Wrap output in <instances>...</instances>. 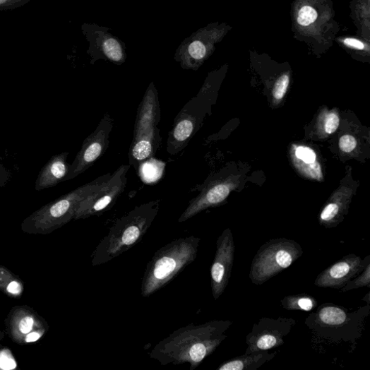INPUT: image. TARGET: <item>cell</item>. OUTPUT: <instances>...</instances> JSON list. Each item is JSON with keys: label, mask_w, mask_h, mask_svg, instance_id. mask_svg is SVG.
<instances>
[{"label": "cell", "mask_w": 370, "mask_h": 370, "mask_svg": "<svg viewBox=\"0 0 370 370\" xmlns=\"http://www.w3.org/2000/svg\"><path fill=\"white\" fill-rule=\"evenodd\" d=\"M235 245L232 231L227 229L219 237L217 251L210 268L211 290L215 300L225 292L232 275Z\"/></svg>", "instance_id": "8fae6325"}, {"label": "cell", "mask_w": 370, "mask_h": 370, "mask_svg": "<svg viewBox=\"0 0 370 370\" xmlns=\"http://www.w3.org/2000/svg\"><path fill=\"white\" fill-rule=\"evenodd\" d=\"M345 44L347 46H350L351 47L357 49H364V44L361 42L360 41L355 40V39H346L345 40Z\"/></svg>", "instance_id": "f546056e"}, {"label": "cell", "mask_w": 370, "mask_h": 370, "mask_svg": "<svg viewBox=\"0 0 370 370\" xmlns=\"http://www.w3.org/2000/svg\"><path fill=\"white\" fill-rule=\"evenodd\" d=\"M317 18L318 13L314 8L304 6L299 12L297 21L301 25L306 26L314 23Z\"/></svg>", "instance_id": "cb8c5ba5"}, {"label": "cell", "mask_w": 370, "mask_h": 370, "mask_svg": "<svg viewBox=\"0 0 370 370\" xmlns=\"http://www.w3.org/2000/svg\"><path fill=\"white\" fill-rule=\"evenodd\" d=\"M277 352L261 351L232 358L222 363L217 370H257L272 360Z\"/></svg>", "instance_id": "2e32d148"}, {"label": "cell", "mask_w": 370, "mask_h": 370, "mask_svg": "<svg viewBox=\"0 0 370 370\" xmlns=\"http://www.w3.org/2000/svg\"><path fill=\"white\" fill-rule=\"evenodd\" d=\"M160 119L161 109L158 91L155 85L151 83L138 109L133 138L157 127Z\"/></svg>", "instance_id": "4fadbf2b"}, {"label": "cell", "mask_w": 370, "mask_h": 370, "mask_svg": "<svg viewBox=\"0 0 370 370\" xmlns=\"http://www.w3.org/2000/svg\"><path fill=\"white\" fill-rule=\"evenodd\" d=\"M68 152H64L52 157L41 169L35 184V190L41 191L55 187L63 182L67 177L70 165L67 162Z\"/></svg>", "instance_id": "9a60e30c"}, {"label": "cell", "mask_w": 370, "mask_h": 370, "mask_svg": "<svg viewBox=\"0 0 370 370\" xmlns=\"http://www.w3.org/2000/svg\"><path fill=\"white\" fill-rule=\"evenodd\" d=\"M232 325L228 321H213L179 328L154 347L149 356L162 365L188 363L194 370L225 340Z\"/></svg>", "instance_id": "6da1fadb"}, {"label": "cell", "mask_w": 370, "mask_h": 370, "mask_svg": "<svg viewBox=\"0 0 370 370\" xmlns=\"http://www.w3.org/2000/svg\"><path fill=\"white\" fill-rule=\"evenodd\" d=\"M370 263V256L364 259L349 254L322 271L316 278L315 285L321 288L342 290Z\"/></svg>", "instance_id": "7c38bea8"}, {"label": "cell", "mask_w": 370, "mask_h": 370, "mask_svg": "<svg viewBox=\"0 0 370 370\" xmlns=\"http://www.w3.org/2000/svg\"><path fill=\"white\" fill-rule=\"evenodd\" d=\"M340 123V119L335 113H330L327 115L325 121V131L328 134H332L336 131Z\"/></svg>", "instance_id": "484cf974"}, {"label": "cell", "mask_w": 370, "mask_h": 370, "mask_svg": "<svg viewBox=\"0 0 370 370\" xmlns=\"http://www.w3.org/2000/svg\"><path fill=\"white\" fill-rule=\"evenodd\" d=\"M131 165H121L108 180L94 192L86 196L78 205L74 220H85L102 215L110 209L125 191Z\"/></svg>", "instance_id": "52a82bcc"}, {"label": "cell", "mask_w": 370, "mask_h": 370, "mask_svg": "<svg viewBox=\"0 0 370 370\" xmlns=\"http://www.w3.org/2000/svg\"><path fill=\"white\" fill-rule=\"evenodd\" d=\"M201 238L191 236L176 239L160 249L148 263L141 286L143 297H149L172 282L195 261Z\"/></svg>", "instance_id": "3957f363"}, {"label": "cell", "mask_w": 370, "mask_h": 370, "mask_svg": "<svg viewBox=\"0 0 370 370\" xmlns=\"http://www.w3.org/2000/svg\"><path fill=\"white\" fill-rule=\"evenodd\" d=\"M356 139L350 135L344 136L339 141V147L341 150L346 153L352 152L354 150L357 146Z\"/></svg>", "instance_id": "f1b7e54d"}, {"label": "cell", "mask_w": 370, "mask_h": 370, "mask_svg": "<svg viewBox=\"0 0 370 370\" xmlns=\"http://www.w3.org/2000/svg\"><path fill=\"white\" fill-rule=\"evenodd\" d=\"M369 308L367 304L359 311L350 312L345 306L325 303L318 306L316 313L307 317L305 324L316 335L331 341H354L361 335Z\"/></svg>", "instance_id": "5b68a950"}, {"label": "cell", "mask_w": 370, "mask_h": 370, "mask_svg": "<svg viewBox=\"0 0 370 370\" xmlns=\"http://www.w3.org/2000/svg\"><path fill=\"white\" fill-rule=\"evenodd\" d=\"M160 130L153 128L133 138L129 152L130 165L138 170L140 165L154 157L160 148Z\"/></svg>", "instance_id": "5bb4252c"}, {"label": "cell", "mask_w": 370, "mask_h": 370, "mask_svg": "<svg viewBox=\"0 0 370 370\" xmlns=\"http://www.w3.org/2000/svg\"><path fill=\"white\" fill-rule=\"evenodd\" d=\"M289 84L290 77L288 75H283L278 79L273 89V96L276 100L280 101L285 97Z\"/></svg>", "instance_id": "603a6c76"}, {"label": "cell", "mask_w": 370, "mask_h": 370, "mask_svg": "<svg viewBox=\"0 0 370 370\" xmlns=\"http://www.w3.org/2000/svg\"><path fill=\"white\" fill-rule=\"evenodd\" d=\"M160 203L156 200L141 204L118 220L92 253V265L109 263L138 244L156 219Z\"/></svg>", "instance_id": "7a4b0ae2"}, {"label": "cell", "mask_w": 370, "mask_h": 370, "mask_svg": "<svg viewBox=\"0 0 370 370\" xmlns=\"http://www.w3.org/2000/svg\"><path fill=\"white\" fill-rule=\"evenodd\" d=\"M103 49L106 56L114 63L121 64L124 59L121 47L115 40H107L104 43Z\"/></svg>", "instance_id": "44dd1931"}, {"label": "cell", "mask_w": 370, "mask_h": 370, "mask_svg": "<svg viewBox=\"0 0 370 370\" xmlns=\"http://www.w3.org/2000/svg\"><path fill=\"white\" fill-rule=\"evenodd\" d=\"M5 324L8 335L20 345L39 342L49 330L47 322L33 308L26 305L14 306Z\"/></svg>", "instance_id": "ba28073f"}, {"label": "cell", "mask_w": 370, "mask_h": 370, "mask_svg": "<svg viewBox=\"0 0 370 370\" xmlns=\"http://www.w3.org/2000/svg\"><path fill=\"white\" fill-rule=\"evenodd\" d=\"M18 368V362L13 352L8 347L0 348V370H13Z\"/></svg>", "instance_id": "7402d4cb"}, {"label": "cell", "mask_w": 370, "mask_h": 370, "mask_svg": "<svg viewBox=\"0 0 370 370\" xmlns=\"http://www.w3.org/2000/svg\"><path fill=\"white\" fill-rule=\"evenodd\" d=\"M295 325L296 321L291 318H261L246 335L248 348L245 354L268 351L283 346L285 338Z\"/></svg>", "instance_id": "30bf717a"}, {"label": "cell", "mask_w": 370, "mask_h": 370, "mask_svg": "<svg viewBox=\"0 0 370 370\" xmlns=\"http://www.w3.org/2000/svg\"><path fill=\"white\" fill-rule=\"evenodd\" d=\"M189 52L191 56L196 60L202 59L206 54L204 44L199 41L193 42L189 47Z\"/></svg>", "instance_id": "4316f807"}, {"label": "cell", "mask_w": 370, "mask_h": 370, "mask_svg": "<svg viewBox=\"0 0 370 370\" xmlns=\"http://www.w3.org/2000/svg\"><path fill=\"white\" fill-rule=\"evenodd\" d=\"M366 302L367 303V304H369V293H368L366 296Z\"/></svg>", "instance_id": "1f68e13d"}, {"label": "cell", "mask_w": 370, "mask_h": 370, "mask_svg": "<svg viewBox=\"0 0 370 370\" xmlns=\"http://www.w3.org/2000/svg\"><path fill=\"white\" fill-rule=\"evenodd\" d=\"M166 164L151 158L140 165L138 168L141 180L148 184H155L163 177Z\"/></svg>", "instance_id": "d6986e66"}, {"label": "cell", "mask_w": 370, "mask_h": 370, "mask_svg": "<svg viewBox=\"0 0 370 370\" xmlns=\"http://www.w3.org/2000/svg\"><path fill=\"white\" fill-rule=\"evenodd\" d=\"M366 287H370V263L367 264L365 268L353 280H350L341 292H347Z\"/></svg>", "instance_id": "ffe728a7"}, {"label": "cell", "mask_w": 370, "mask_h": 370, "mask_svg": "<svg viewBox=\"0 0 370 370\" xmlns=\"http://www.w3.org/2000/svg\"><path fill=\"white\" fill-rule=\"evenodd\" d=\"M4 337H5V333L0 330V348L4 347V346L1 344V342L4 340Z\"/></svg>", "instance_id": "4dcf8cb0"}, {"label": "cell", "mask_w": 370, "mask_h": 370, "mask_svg": "<svg viewBox=\"0 0 370 370\" xmlns=\"http://www.w3.org/2000/svg\"><path fill=\"white\" fill-rule=\"evenodd\" d=\"M296 157L304 164H314L316 162V153L308 147L299 146L295 150Z\"/></svg>", "instance_id": "d4e9b609"}, {"label": "cell", "mask_w": 370, "mask_h": 370, "mask_svg": "<svg viewBox=\"0 0 370 370\" xmlns=\"http://www.w3.org/2000/svg\"><path fill=\"white\" fill-rule=\"evenodd\" d=\"M113 127L114 119L108 113L105 114L96 130L83 141L64 181L74 179L83 173L104 155L109 144Z\"/></svg>", "instance_id": "9c48e42d"}, {"label": "cell", "mask_w": 370, "mask_h": 370, "mask_svg": "<svg viewBox=\"0 0 370 370\" xmlns=\"http://www.w3.org/2000/svg\"><path fill=\"white\" fill-rule=\"evenodd\" d=\"M112 174L99 177L72 192L51 202L32 215L21 225V230L29 234H48L74 220L79 203L109 179Z\"/></svg>", "instance_id": "277c9868"}, {"label": "cell", "mask_w": 370, "mask_h": 370, "mask_svg": "<svg viewBox=\"0 0 370 370\" xmlns=\"http://www.w3.org/2000/svg\"><path fill=\"white\" fill-rule=\"evenodd\" d=\"M0 291L13 298H20L24 292V285L8 268L0 265Z\"/></svg>", "instance_id": "e0dca14e"}, {"label": "cell", "mask_w": 370, "mask_h": 370, "mask_svg": "<svg viewBox=\"0 0 370 370\" xmlns=\"http://www.w3.org/2000/svg\"><path fill=\"white\" fill-rule=\"evenodd\" d=\"M281 303L285 309L291 311L311 312L318 305L316 299L307 294L287 296Z\"/></svg>", "instance_id": "ac0fdd59"}, {"label": "cell", "mask_w": 370, "mask_h": 370, "mask_svg": "<svg viewBox=\"0 0 370 370\" xmlns=\"http://www.w3.org/2000/svg\"><path fill=\"white\" fill-rule=\"evenodd\" d=\"M303 255L301 245L287 238L272 239L264 243L254 257L249 278L255 285H263L290 268Z\"/></svg>", "instance_id": "8992f818"}, {"label": "cell", "mask_w": 370, "mask_h": 370, "mask_svg": "<svg viewBox=\"0 0 370 370\" xmlns=\"http://www.w3.org/2000/svg\"><path fill=\"white\" fill-rule=\"evenodd\" d=\"M32 0H0V11L14 10L20 8Z\"/></svg>", "instance_id": "83f0119b"}]
</instances>
